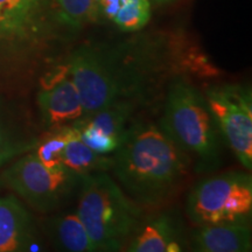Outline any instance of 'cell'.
Segmentation results:
<instances>
[{"instance_id": "cell-1", "label": "cell", "mask_w": 252, "mask_h": 252, "mask_svg": "<svg viewBox=\"0 0 252 252\" xmlns=\"http://www.w3.org/2000/svg\"><path fill=\"white\" fill-rule=\"evenodd\" d=\"M174 54L152 45H83L63 63L76 84L87 117L117 102L140 108L167 80L196 70L191 63H204L200 58Z\"/></svg>"}, {"instance_id": "cell-2", "label": "cell", "mask_w": 252, "mask_h": 252, "mask_svg": "<svg viewBox=\"0 0 252 252\" xmlns=\"http://www.w3.org/2000/svg\"><path fill=\"white\" fill-rule=\"evenodd\" d=\"M112 160L118 185L141 208L162 206L193 167L190 157L152 122L132 123Z\"/></svg>"}, {"instance_id": "cell-3", "label": "cell", "mask_w": 252, "mask_h": 252, "mask_svg": "<svg viewBox=\"0 0 252 252\" xmlns=\"http://www.w3.org/2000/svg\"><path fill=\"white\" fill-rule=\"evenodd\" d=\"M160 126L190 157L197 173L220 166L223 138L204 94L184 75L167 84Z\"/></svg>"}, {"instance_id": "cell-4", "label": "cell", "mask_w": 252, "mask_h": 252, "mask_svg": "<svg viewBox=\"0 0 252 252\" xmlns=\"http://www.w3.org/2000/svg\"><path fill=\"white\" fill-rule=\"evenodd\" d=\"M143 210L108 172L81 179L76 212L97 251L124 250Z\"/></svg>"}, {"instance_id": "cell-5", "label": "cell", "mask_w": 252, "mask_h": 252, "mask_svg": "<svg viewBox=\"0 0 252 252\" xmlns=\"http://www.w3.org/2000/svg\"><path fill=\"white\" fill-rule=\"evenodd\" d=\"M186 215L195 226L250 223L251 174L226 172L200 181L189 191L186 200Z\"/></svg>"}, {"instance_id": "cell-6", "label": "cell", "mask_w": 252, "mask_h": 252, "mask_svg": "<svg viewBox=\"0 0 252 252\" xmlns=\"http://www.w3.org/2000/svg\"><path fill=\"white\" fill-rule=\"evenodd\" d=\"M63 30L52 0H0V55L30 56Z\"/></svg>"}, {"instance_id": "cell-7", "label": "cell", "mask_w": 252, "mask_h": 252, "mask_svg": "<svg viewBox=\"0 0 252 252\" xmlns=\"http://www.w3.org/2000/svg\"><path fill=\"white\" fill-rule=\"evenodd\" d=\"M81 176L65 167L50 168L33 152L25 153L5 169L1 180L36 212L52 213L78 190Z\"/></svg>"}, {"instance_id": "cell-8", "label": "cell", "mask_w": 252, "mask_h": 252, "mask_svg": "<svg viewBox=\"0 0 252 252\" xmlns=\"http://www.w3.org/2000/svg\"><path fill=\"white\" fill-rule=\"evenodd\" d=\"M223 141L247 171L252 168V93L243 84L208 87L203 93Z\"/></svg>"}, {"instance_id": "cell-9", "label": "cell", "mask_w": 252, "mask_h": 252, "mask_svg": "<svg viewBox=\"0 0 252 252\" xmlns=\"http://www.w3.org/2000/svg\"><path fill=\"white\" fill-rule=\"evenodd\" d=\"M37 106L47 130L71 125L83 117L80 93L63 62L41 82Z\"/></svg>"}, {"instance_id": "cell-10", "label": "cell", "mask_w": 252, "mask_h": 252, "mask_svg": "<svg viewBox=\"0 0 252 252\" xmlns=\"http://www.w3.org/2000/svg\"><path fill=\"white\" fill-rule=\"evenodd\" d=\"M189 248L184 220L178 214L153 213L141 217L124 250L128 252H181Z\"/></svg>"}, {"instance_id": "cell-11", "label": "cell", "mask_w": 252, "mask_h": 252, "mask_svg": "<svg viewBox=\"0 0 252 252\" xmlns=\"http://www.w3.org/2000/svg\"><path fill=\"white\" fill-rule=\"evenodd\" d=\"M34 217L13 195L0 197V252L41 251Z\"/></svg>"}, {"instance_id": "cell-12", "label": "cell", "mask_w": 252, "mask_h": 252, "mask_svg": "<svg viewBox=\"0 0 252 252\" xmlns=\"http://www.w3.org/2000/svg\"><path fill=\"white\" fill-rule=\"evenodd\" d=\"M189 248L197 252H249L252 250L250 223L197 225L189 234Z\"/></svg>"}, {"instance_id": "cell-13", "label": "cell", "mask_w": 252, "mask_h": 252, "mask_svg": "<svg viewBox=\"0 0 252 252\" xmlns=\"http://www.w3.org/2000/svg\"><path fill=\"white\" fill-rule=\"evenodd\" d=\"M45 232L58 250L97 252L76 209L60 212L46 220Z\"/></svg>"}, {"instance_id": "cell-14", "label": "cell", "mask_w": 252, "mask_h": 252, "mask_svg": "<svg viewBox=\"0 0 252 252\" xmlns=\"http://www.w3.org/2000/svg\"><path fill=\"white\" fill-rule=\"evenodd\" d=\"M112 162V154H99L87 146L80 138L77 128L68 140L62 156V166L81 178L111 171Z\"/></svg>"}, {"instance_id": "cell-15", "label": "cell", "mask_w": 252, "mask_h": 252, "mask_svg": "<svg viewBox=\"0 0 252 252\" xmlns=\"http://www.w3.org/2000/svg\"><path fill=\"white\" fill-rule=\"evenodd\" d=\"M138 108L139 106L132 102H117L78 119L77 122L90 126L106 137L113 138L121 144Z\"/></svg>"}, {"instance_id": "cell-16", "label": "cell", "mask_w": 252, "mask_h": 252, "mask_svg": "<svg viewBox=\"0 0 252 252\" xmlns=\"http://www.w3.org/2000/svg\"><path fill=\"white\" fill-rule=\"evenodd\" d=\"M59 23L64 30L80 31L102 20L98 0H52Z\"/></svg>"}, {"instance_id": "cell-17", "label": "cell", "mask_w": 252, "mask_h": 252, "mask_svg": "<svg viewBox=\"0 0 252 252\" xmlns=\"http://www.w3.org/2000/svg\"><path fill=\"white\" fill-rule=\"evenodd\" d=\"M49 133L41 141H37L34 147V154L43 165L50 168H59L62 166V156L68 140L76 132L74 125L60 126L50 128Z\"/></svg>"}, {"instance_id": "cell-18", "label": "cell", "mask_w": 252, "mask_h": 252, "mask_svg": "<svg viewBox=\"0 0 252 252\" xmlns=\"http://www.w3.org/2000/svg\"><path fill=\"white\" fill-rule=\"evenodd\" d=\"M36 144L35 138L24 135L0 113V167L14 158L33 151Z\"/></svg>"}, {"instance_id": "cell-19", "label": "cell", "mask_w": 252, "mask_h": 252, "mask_svg": "<svg viewBox=\"0 0 252 252\" xmlns=\"http://www.w3.org/2000/svg\"><path fill=\"white\" fill-rule=\"evenodd\" d=\"M151 19L150 0H119L117 14L111 23L123 32L140 31Z\"/></svg>"}, {"instance_id": "cell-20", "label": "cell", "mask_w": 252, "mask_h": 252, "mask_svg": "<svg viewBox=\"0 0 252 252\" xmlns=\"http://www.w3.org/2000/svg\"><path fill=\"white\" fill-rule=\"evenodd\" d=\"M156 1H167V0H156Z\"/></svg>"}]
</instances>
